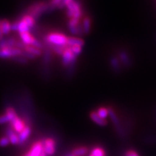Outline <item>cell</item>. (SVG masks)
<instances>
[{"label": "cell", "mask_w": 156, "mask_h": 156, "mask_svg": "<svg viewBox=\"0 0 156 156\" xmlns=\"http://www.w3.org/2000/svg\"><path fill=\"white\" fill-rule=\"evenodd\" d=\"M65 7L67 8L66 13L69 19H81L83 10H82V6L79 2L74 1V0H66Z\"/></svg>", "instance_id": "obj_1"}, {"label": "cell", "mask_w": 156, "mask_h": 156, "mask_svg": "<svg viewBox=\"0 0 156 156\" xmlns=\"http://www.w3.org/2000/svg\"><path fill=\"white\" fill-rule=\"evenodd\" d=\"M48 4L46 2H35L29 6L26 9V15H30L35 20H37L43 13L46 12L48 10Z\"/></svg>", "instance_id": "obj_2"}, {"label": "cell", "mask_w": 156, "mask_h": 156, "mask_svg": "<svg viewBox=\"0 0 156 156\" xmlns=\"http://www.w3.org/2000/svg\"><path fill=\"white\" fill-rule=\"evenodd\" d=\"M68 37L61 33H51L45 37L44 41L54 46H67Z\"/></svg>", "instance_id": "obj_3"}, {"label": "cell", "mask_w": 156, "mask_h": 156, "mask_svg": "<svg viewBox=\"0 0 156 156\" xmlns=\"http://www.w3.org/2000/svg\"><path fill=\"white\" fill-rule=\"evenodd\" d=\"M108 116H110L111 120L114 124V126L116 129V132L119 136L121 138H125L126 136V134L124 131V128L122 127V125L121 124L119 118L117 116L116 112L114 109L112 108V107H108Z\"/></svg>", "instance_id": "obj_4"}, {"label": "cell", "mask_w": 156, "mask_h": 156, "mask_svg": "<svg viewBox=\"0 0 156 156\" xmlns=\"http://www.w3.org/2000/svg\"><path fill=\"white\" fill-rule=\"evenodd\" d=\"M62 56V62L64 67L67 68L68 67H69V66L76 64L77 56L72 52L69 46H68V47L66 48Z\"/></svg>", "instance_id": "obj_5"}, {"label": "cell", "mask_w": 156, "mask_h": 156, "mask_svg": "<svg viewBox=\"0 0 156 156\" xmlns=\"http://www.w3.org/2000/svg\"><path fill=\"white\" fill-rule=\"evenodd\" d=\"M23 51L16 47L5 48L0 49V58H11L15 56H21Z\"/></svg>", "instance_id": "obj_6"}, {"label": "cell", "mask_w": 156, "mask_h": 156, "mask_svg": "<svg viewBox=\"0 0 156 156\" xmlns=\"http://www.w3.org/2000/svg\"><path fill=\"white\" fill-rule=\"evenodd\" d=\"M43 142V147L45 154L47 156H51L55 153L56 150V141L52 138H47Z\"/></svg>", "instance_id": "obj_7"}, {"label": "cell", "mask_w": 156, "mask_h": 156, "mask_svg": "<svg viewBox=\"0 0 156 156\" xmlns=\"http://www.w3.org/2000/svg\"><path fill=\"white\" fill-rule=\"evenodd\" d=\"M44 152L43 142L42 141H38L33 145L28 153L29 156H41Z\"/></svg>", "instance_id": "obj_8"}, {"label": "cell", "mask_w": 156, "mask_h": 156, "mask_svg": "<svg viewBox=\"0 0 156 156\" xmlns=\"http://www.w3.org/2000/svg\"><path fill=\"white\" fill-rule=\"evenodd\" d=\"M117 57L119 59L122 65L124 66V67H129L132 65L131 57L125 51H121L120 52H119Z\"/></svg>", "instance_id": "obj_9"}, {"label": "cell", "mask_w": 156, "mask_h": 156, "mask_svg": "<svg viewBox=\"0 0 156 156\" xmlns=\"http://www.w3.org/2000/svg\"><path fill=\"white\" fill-rule=\"evenodd\" d=\"M11 123V126L15 130L16 133H20L24 129L25 126H26V124L23 120L21 119L20 117H16L14 120H12Z\"/></svg>", "instance_id": "obj_10"}, {"label": "cell", "mask_w": 156, "mask_h": 156, "mask_svg": "<svg viewBox=\"0 0 156 156\" xmlns=\"http://www.w3.org/2000/svg\"><path fill=\"white\" fill-rule=\"evenodd\" d=\"M90 118L91 119V120L98 125L101 126H105L108 124V121L106 119H103L100 116L98 115L95 111H92L90 113Z\"/></svg>", "instance_id": "obj_11"}, {"label": "cell", "mask_w": 156, "mask_h": 156, "mask_svg": "<svg viewBox=\"0 0 156 156\" xmlns=\"http://www.w3.org/2000/svg\"><path fill=\"white\" fill-rule=\"evenodd\" d=\"M110 65L115 73L119 74L122 72V64L117 56H112L110 58Z\"/></svg>", "instance_id": "obj_12"}, {"label": "cell", "mask_w": 156, "mask_h": 156, "mask_svg": "<svg viewBox=\"0 0 156 156\" xmlns=\"http://www.w3.org/2000/svg\"><path fill=\"white\" fill-rule=\"evenodd\" d=\"M31 134V127L30 126H26L24 129L19 134L18 138H19V144L22 145L24 142L28 140L29 136Z\"/></svg>", "instance_id": "obj_13"}, {"label": "cell", "mask_w": 156, "mask_h": 156, "mask_svg": "<svg viewBox=\"0 0 156 156\" xmlns=\"http://www.w3.org/2000/svg\"><path fill=\"white\" fill-rule=\"evenodd\" d=\"M85 45V41L79 37H68L67 46L71 47L73 46H79L83 47Z\"/></svg>", "instance_id": "obj_14"}, {"label": "cell", "mask_w": 156, "mask_h": 156, "mask_svg": "<svg viewBox=\"0 0 156 156\" xmlns=\"http://www.w3.org/2000/svg\"><path fill=\"white\" fill-rule=\"evenodd\" d=\"M82 27L84 34H89L90 33L91 28H92V21H91L90 17L88 16L85 17L82 22Z\"/></svg>", "instance_id": "obj_15"}, {"label": "cell", "mask_w": 156, "mask_h": 156, "mask_svg": "<svg viewBox=\"0 0 156 156\" xmlns=\"http://www.w3.org/2000/svg\"><path fill=\"white\" fill-rule=\"evenodd\" d=\"M21 41L24 44L25 46H30L34 40V37L31 35L30 33H24V34H20Z\"/></svg>", "instance_id": "obj_16"}, {"label": "cell", "mask_w": 156, "mask_h": 156, "mask_svg": "<svg viewBox=\"0 0 156 156\" xmlns=\"http://www.w3.org/2000/svg\"><path fill=\"white\" fill-rule=\"evenodd\" d=\"M89 152L88 147H85V146H80L74 148L72 151V153L75 156H84L87 155Z\"/></svg>", "instance_id": "obj_17"}, {"label": "cell", "mask_w": 156, "mask_h": 156, "mask_svg": "<svg viewBox=\"0 0 156 156\" xmlns=\"http://www.w3.org/2000/svg\"><path fill=\"white\" fill-rule=\"evenodd\" d=\"M1 30L3 36L9 34L11 31V23L5 19L1 20Z\"/></svg>", "instance_id": "obj_18"}, {"label": "cell", "mask_w": 156, "mask_h": 156, "mask_svg": "<svg viewBox=\"0 0 156 156\" xmlns=\"http://www.w3.org/2000/svg\"><path fill=\"white\" fill-rule=\"evenodd\" d=\"M52 59V51L49 48H45L44 51V56H43V62L45 65H48L50 64Z\"/></svg>", "instance_id": "obj_19"}, {"label": "cell", "mask_w": 156, "mask_h": 156, "mask_svg": "<svg viewBox=\"0 0 156 156\" xmlns=\"http://www.w3.org/2000/svg\"><path fill=\"white\" fill-rule=\"evenodd\" d=\"M24 51L27 52H29V53L34 54V56H36V57H38V56H40L42 55V50H40L38 49V48H35L34 46H25Z\"/></svg>", "instance_id": "obj_20"}, {"label": "cell", "mask_w": 156, "mask_h": 156, "mask_svg": "<svg viewBox=\"0 0 156 156\" xmlns=\"http://www.w3.org/2000/svg\"><path fill=\"white\" fill-rule=\"evenodd\" d=\"M5 114L7 115L9 119V122H11L12 121L14 120L16 117H17V114L16 112H15V108L11 106L7 107V108H6L5 110Z\"/></svg>", "instance_id": "obj_21"}, {"label": "cell", "mask_w": 156, "mask_h": 156, "mask_svg": "<svg viewBox=\"0 0 156 156\" xmlns=\"http://www.w3.org/2000/svg\"><path fill=\"white\" fill-rule=\"evenodd\" d=\"M95 112H96L98 115L103 119H106L107 117L108 116V108L105 106L99 107Z\"/></svg>", "instance_id": "obj_22"}, {"label": "cell", "mask_w": 156, "mask_h": 156, "mask_svg": "<svg viewBox=\"0 0 156 156\" xmlns=\"http://www.w3.org/2000/svg\"><path fill=\"white\" fill-rule=\"evenodd\" d=\"M31 29L27 25L22 19L18 21V32L19 34H24V33H29Z\"/></svg>", "instance_id": "obj_23"}, {"label": "cell", "mask_w": 156, "mask_h": 156, "mask_svg": "<svg viewBox=\"0 0 156 156\" xmlns=\"http://www.w3.org/2000/svg\"><path fill=\"white\" fill-rule=\"evenodd\" d=\"M90 154L93 156H106L105 150L103 149V147H99V146L93 147V149L91 150Z\"/></svg>", "instance_id": "obj_24"}, {"label": "cell", "mask_w": 156, "mask_h": 156, "mask_svg": "<svg viewBox=\"0 0 156 156\" xmlns=\"http://www.w3.org/2000/svg\"><path fill=\"white\" fill-rule=\"evenodd\" d=\"M22 20L24 22L26 23L27 25L30 28V29H33L35 26V23H36V20L33 18L30 15H25L23 17Z\"/></svg>", "instance_id": "obj_25"}, {"label": "cell", "mask_w": 156, "mask_h": 156, "mask_svg": "<svg viewBox=\"0 0 156 156\" xmlns=\"http://www.w3.org/2000/svg\"><path fill=\"white\" fill-rule=\"evenodd\" d=\"M7 137L9 138V142L12 144V145H18L19 144V138L18 135H17L16 132H14V133L11 134L10 135H9Z\"/></svg>", "instance_id": "obj_26"}, {"label": "cell", "mask_w": 156, "mask_h": 156, "mask_svg": "<svg viewBox=\"0 0 156 156\" xmlns=\"http://www.w3.org/2000/svg\"><path fill=\"white\" fill-rule=\"evenodd\" d=\"M11 60L14 61L15 62H17L19 64H27L28 63V60L23 57L22 56H15V57L12 58Z\"/></svg>", "instance_id": "obj_27"}, {"label": "cell", "mask_w": 156, "mask_h": 156, "mask_svg": "<svg viewBox=\"0 0 156 156\" xmlns=\"http://www.w3.org/2000/svg\"><path fill=\"white\" fill-rule=\"evenodd\" d=\"M30 46H34V47H35V48H38V49H40V50L44 49V45L40 41H38V39H36V38H34V41H33L32 44H31Z\"/></svg>", "instance_id": "obj_28"}, {"label": "cell", "mask_w": 156, "mask_h": 156, "mask_svg": "<svg viewBox=\"0 0 156 156\" xmlns=\"http://www.w3.org/2000/svg\"><path fill=\"white\" fill-rule=\"evenodd\" d=\"M69 48L70 49H71L72 52H73L76 56H79L80 54H81L82 50H83V47H81V46H73Z\"/></svg>", "instance_id": "obj_29"}, {"label": "cell", "mask_w": 156, "mask_h": 156, "mask_svg": "<svg viewBox=\"0 0 156 156\" xmlns=\"http://www.w3.org/2000/svg\"><path fill=\"white\" fill-rule=\"evenodd\" d=\"M9 143H10V142H9V138L7 137V136H5L0 138V147H7V146H8L9 145Z\"/></svg>", "instance_id": "obj_30"}, {"label": "cell", "mask_w": 156, "mask_h": 156, "mask_svg": "<svg viewBox=\"0 0 156 156\" xmlns=\"http://www.w3.org/2000/svg\"><path fill=\"white\" fill-rule=\"evenodd\" d=\"M16 39L12 37H9L7 38V48H13L15 47V44H16Z\"/></svg>", "instance_id": "obj_31"}, {"label": "cell", "mask_w": 156, "mask_h": 156, "mask_svg": "<svg viewBox=\"0 0 156 156\" xmlns=\"http://www.w3.org/2000/svg\"><path fill=\"white\" fill-rule=\"evenodd\" d=\"M21 56H23V57L26 58V59H28V61H29V60H34V59H36V58H37L36 56L34 55V54L29 53V52L25 51H23Z\"/></svg>", "instance_id": "obj_32"}, {"label": "cell", "mask_w": 156, "mask_h": 156, "mask_svg": "<svg viewBox=\"0 0 156 156\" xmlns=\"http://www.w3.org/2000/svg\"><path fill=\"white\" fill-rule=\"evenodd\" d=\"M9 122V119L5 114L0 115V124H5L6 123Z\"/></svg>", "instance_id": "obj_33"}, {"label": "cell", "mask_w": 156, "mask_h": 156, "mask_svg": "<svg viewBox=\"0 0 156 156\" xmlns=\"http://www.w3.org/2000/svg\"><path fill=\"white\" fill-rule=\"evenodd\" d=\"M124 156H140L139 154L134 150H128L125 152Z\"/></svg>", "instance_id": "obj_34"}, {"label": "cell", "mask_w": 156, "mask_h": 156, "mask_svg": "<svg viewBox=\"0 0 156 156\" xmlns=\"http://www.w3.org/2000/svg\"><path fill=\"white\" fill-rule=\"evenodd\" d=\"M25 45L23 44V43L21 41H16V44H15V47L19 48V49L24 51L25 48Z\"/></svg>", "instance_id": "obj_35"}, {"label": "cell", "mask_w": 156, "mask_h": 156, "mask_svg": "<svg viewBox=\"0 0 156 156\" xmlns=\"http://www.w3.org/2000/svg\"><path fill=\"white\" fill-rule=\"evenodd\" d=\"M11 30L18 31V21H15L11 23Z\"/></svg>", "instance_id": "obj_36"}, {"label": "cell", "mask_w": 156, "mask_h": 156, "mask_svg": "<svg viewBox=\"0 0 156 156\" xmlns=\"http://www.w3.org/2000/svg\"><path fill=\"white\" fill-rule=\"evenodd\" d=\"M7 48V38H2L0 40V49Z\"/></svg>", "instance_id": "obj_37"}, {"label": "cell", "mask_w": 156, "mask_h": 156, "mask_svg": "<svg viewBox=\"0 0 156 156\" xmlns=\"http://www.w3.org/2000/svg\"><path fill=\"white\" fill-rule=\"evenodd\" d=\"M2 38H3V34L1 30V20H0V40H2Z\"/></svg>", "instance_id": "obj_38"}, {"label": "cell", "mask_w": 156, "mask_h": 156, "mask_svg": "<svg viewBox=\"0 0 156 156\" xmlns=\"http://www.w3.org/2000/svg\"><path fill=\"white\" fill-rule=\"evenodd\" d=\"M65 156H75V155H74L72 153H67V154H66Z\"/></svg>", "instance_id": "obj_39"}, {"label": "cell", "mask_w": 156, "mask_h": 156, "mask_svg": "<svg viewBox=\"0 0 156 156\" xmlns=\"http://www.w3.org/2000/svg\"><path fill=\"white\" fill-rule=\"evenodd\" d=\"M41 156H47V155H46V154H45V153H44H44H43V154H42V155H41Z\"/></svg>", "instance_id": "obj_40"}, {"label": "cell", "mask_w": 156, "mask_h": 156, "mask_svg": "<svg viewBox=\"0 0 156 156\" xmlns=\"http://www.w3.org/2000/svg\"><path fill=\"white\" fill-rule=\"evenodd\" d=\"M89 156H93V155H91V154H90V155Z\"/></svg>", "instance_id": "obj_41"}]
</instances>
